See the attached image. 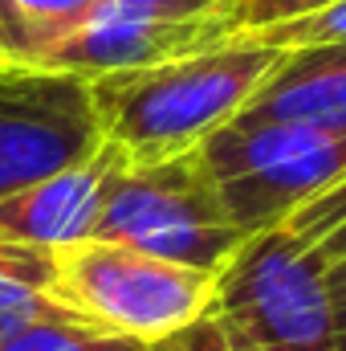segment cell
Returning a JSON list of instances; mask_svg holds the SVG:
<instances>
[{
	"mask_svg": "<svg viewBox=\"0 0 346 351\" xmlns=\"http://www.w3.org/2000/svg\"><path fill=\"white\" fill-rule=\"evenodd\" d=\"M346 45L289 49L232 123H343Z\"/></svg>",
	"mask_w": 346,
	"mask_h": 351,
	"instance_id": "cell-9",
	"label": "cell"
},
{
	"mask_svg": "<svg viewBox=\"0 0 346 351\" xmlns=\"http://www.w3.org/2000/svg\"><path fill=\"white\" fill-rule=\"evenodd\" d=\"M0 66H8V53H4V41H0Z\"/></svg>",
	"mask_w": 346,
	"mask_h": 351,
	"instance_id": "cell-17",
	"label": "cell"
},
{
	"mask_svg": "<svg viewBox=\"0 0 346 351\" xmlns=\"http://www.w3.org/2000/svg\"><path fill=\"white\" fill-rule=\"evenodd\" d=\"M253 41L273 45L281 53L310 49V45H346V0H334V4H326L318 12H306V16H293L285 25L261 29V33H253Z\"/></svg>",
	"mask_w": 346,
	"mask_h": 351,
	"instance_id": "cell-14",
	"label": "cell"
},
{
	"mask_svg": "<svg viewBox=\"0 0 346 351\" xmlns=\"http://www.w3.org/2000/svg\"><path fill=\"white\" fill-rule=\"evenodd\" d=\"M330 306H334V351H346V258L330 262Z\"/></svg>",
	"mask_w": 346,
	"mask_h": 351,
	"instance_id": "cell-16",
	"label": "cell"
},
{
	"mask_svg": "<svg viewBox=\"0 0 346 351\" xmlns=\"http://www.w3.org/2000/svg\"><path fill=\"white\" fill-rule=\"evenodd\" d=\"M94 237L208 274H220L245 241L216 200L200 147L172 160L127 164L106 192Z\"/></svg>",
	"mask_w": 346,
	"mask_h": 351,
	"instance_id": "cell-5",
	"label": "cell"
},
{
	"mask_svg": "<svg viewBox=\"0 0 346 351\" xmlns=\"http://www.w3.org/2000/svg\"><path fill=\"white\" fill-rule=\"evenodd\" d=\"M326 4H334V0H224V8L212 16V25H216L220 41H232V37H253L261 29L285 25L293 16L318 12Z\"/></svg>",
	"mask_w": 346,
	"mask_h": 351,
	"instance_id": "cell-13",
	"label": "cell"
},
{
	"mask_svg": "<svg viewBox=\"0 0 346 351\" xmlns=\"http://www.w3.org/2000/svg\"><path fill=\"white\" fill-rule=\"evenodd\" d=\"M224 217L253 237L346 180L343 123H228L200 143Z\"/></svg>",
	"mask_w": 346,
	"mask_h": 351,
	"instance_id": "cell-3",
	"label": "cell"
},
{
	"mask_svg": "<svg viewBox=\"0 0 346 351\" xmlns=\"http://www.w3.org/2000/svg\"><path fill=\"white\" fill-rule=\"evenodd\" d=\"M277 62L281 49L232 37L172 62L90 78L102 139L131 164L196 152L249 106Z\"/></svg>",
	"mask_w": 346,
	"mask_h": 351,
	"instance_id": "cell-1",
	"label": "cell"
},
{
	"mask_svg": "<svg viewBox=\"0 0 346 351\" xmlns=\"http://www.w3.org/2000/svg\"><path fill=\"white\" fill-rule=\"evenodd\" d=\"M127 164L131 160L114 143H102L82 164L45 176V180L29 184L25 192L4 196L0 200V237L41 245V250H62V245L94 237L106 192Z\"/></svg>",
	"mask_w": 346,
	"mask_h": 351,
	"instance_id": "cell-8",
	"label": "cell"
},
{
	"mask_svg": "<svg viewBox=\"0 0 346 351\" xmlns=\"http://www.w3.org/2000/svg\"><path fill=\"white\" fill-rule=\"evenodd\" d=\"M0 351H147V348L102 335V331H90L74 319H45V323H33V327L16 331L8 339H0Z\"/></svg>",
	"mask_w": 346,
	"mask_h": 351,
	"instance_id": "cell-12",
	"label": "cell"
},
{
	"mask_svg": "<svg viewBox=\"0 0 346 351\" xmlns=\"http://www.w3.org/2000/svg\"><path fill=\"white\" fill-rule=\"evenodd\" d=\"M106 0H0V41L8 62L41 66V58L78 33Z\"/></svg>",
	"mask_w": 346,
	"mask_h": 351,
	"instance_id": "cell-11",
	"label": "cell"
},
{
	"mask_svg": "<svg viewBox=\"0 0 346 351\" xmlns=\"http://www.w3.org/2000/svg\"><path fill=\"white\" fill-rule=\"evenodd\" d=\"M49 298L66 319L151 351L212 315L216 274L86 237L53 250Z\"/></svg>",
	"mask_w": 346,
	"mask_h": 351,
	"instance_id": "cell-2",
	"label": "cell"
},
{
	"mask_svg": "<svg viewBox=\"0 0 346 351\" xmlns=\"http://www.w3.org/2000/svg\"><path fill=\"white\" fill-rule=\"evenodd\" d=\"M90 82L45 66H0V200L102 147Z\"/></svg>",
	"mask_w": 346,
	"mask_h": 351,
	"instance_id": "cell-6",
	"label": "cell"
},
{
	"mask_svg": "<svg viewBox=\"0 0 346 351\" xmlns=\"http://www.w3.org/2000/svg\"><path fill=\"white\" fill-rule=\"evenodd\" d=\"M49 286H53V250L0 237V339L45 319H66L49 298Z\"/></svg>",
	"mask_w": 346,
	"mask_h": 351,
	"instance_id": "cell-10",
	"label": "cell"
},
{
	"mask_svg": "<svg viewBox=\"0 0 346 351\" xmlns=\"http://www.w3.org/2000/svg\"><path fill=\"white\" fill-rule=\"evenodd\" d=\"M208 45H220L212 16H204V21H159V16H143L118 0H106L78 33H70L62 45H53L41 58V66L78 74L90 82L102 74L172 62V58L208 49Z\"/></svg>",
	"mask_w": 346,
	"mask_h": 351,
	"instance_id": "cell-7",
	"label": "cell"
},
{
	"mask_svg": "<svg viewBox=\"0 0 346 351\" xmlns=\"http://www.w3.org/2000/svg\"><path fill=\"white\" fill-rule=\"evenodd\" d=\"M118 4L143 16H159V21H204L224 8V0H118Z\"/></svg>",
	"mask_w": 346,
	"mask_h": 351,
	"instance_id": "cell-15",
	"label": "cell"
},
{
	"mask_svg": "<svg viewBox=\"0 0 346 351\" xmlns=\"http://www.w3.org/2000/svg\"><path fill=\"white\" fill-rule=\"evenodd\" d=\"M212 319L257 351H334L330 262L289 225L261 229L216 274Z\"/></svg>",
	"mask_w": 346,
	"mask_h": 351,
	"instance_id": "cell-4",
	"label": "cell"
}]
</instances>
